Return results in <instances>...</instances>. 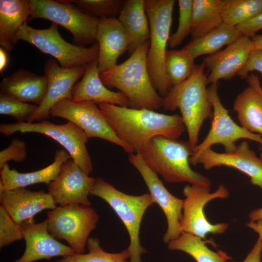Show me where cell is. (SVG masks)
I'll use <instances>...</instances> for the list:
<instances>
[{
	"label": "cell",
	"mask_w": 262,
	"mask_h": 262,
	"mask_svg": "<svg viewBox=\"0 0 262 262\" xmlns=\"http://www.w3.org/2000/svg\"><path fill=\"white\" fill-rule=\"evenodd\" d=\"M99 108L118 135L138 152L155 137L178 139L186 131L180 115L103 103Z\"/></svg>",
	"instance_id": "cell-1"
},
{
	"label": "cell",
	"mask_w": 262,
	"mask_h": 262,
	"mask_svg": "<svg viewBox=\"0 0 262 262\" xmlns=\"http://www.w3.org/2000/svg\"><path fill=\"white\" fill-rule=\"evenodd\" d=\"M149 39L131 54L123 63L100 73L107 88L115 87L128 98L129 107L152 110L162 107L163 97L154 88L147 65Z\"/></svg>",
	"instance_id": "cell-2"
},
{
	"label": "cell",
	"mask_w": 262,
	"mask_h": 262,
	"mask_svg": "<svg viewBox=\"0 0 262 262\" xmlns=\"http://www.w3.org/2000/svg\"><path fill=\"white\" fill-rule=\"evenodd\" d=\"M205 68L203 63L196 65L193 72L185 81L172 86L163 97L162 107L164 110L180 111L193 150L198 145L199 131L204 121L213 117Z\"/></svg>",
	"instance_id": "cell-3"
},
{
	"label": "cell",
	"mask_w": 262,
	"mask_h": 262,
	"mask_svg": "<svg viewBox=\"0 0 262 262\" xmlns=\"http://www.w3.org/2000/svg\"><path fill=\"white\" fill-rule=\"evenodd\" d=\"M192 153L188 141L158 136L137 153L152 170L168 182L210 186L207 177L191 168L189 159Z\"/></svg>",
	"instance_id": "cell-4"
},
{
	"label": "cell",
	"mask_w": 262,
	"mask_h": 262,
	"mask_svg": "<svg viewBox=\"0 0 262 262\" xmlns=\"http://www.w3.org/2000/svg\"><path fill=\"white\" fill-rule=\"evenodd\" d=\"M150 27L147 65L154 88L162 97L172 87L166 76L164 61L170 37L175 0H144Z\"/></svg>",
	"instance_id": "cell-5"
},
{
	"label": "cell",
	"mask_w": 262,
	"mask_h": 262,
	"mask_svg": "<svg viewBox=\"0 0 262 262\" xmlns=\"http://www.w3.org/2000/svg\"><path fill=\"white\" fill-rule=\"evenodd\" d=\"M90 195L105 200L125 226L130 237V243L128 248L131 253L130 262H142L141 256L147 251L140 243V229L146 211L154 203L150 195L127 194L100 177L96 178Z\"/></svg>",
	"instance_id": "cell-6"
},
{
	"label": "cell",
	"mask_w": 262,
	"mask_h": 262,
	"mask_svg": "<svg viewBox=\"0 0 262 262\" xmlns=\"http://www.w3.org/2000/svg\"><path fill=\"white\" fill-rule=\"evenodd\" d=\"M19 40L28 42L42 52L51 55L64 68L87 66L98 59L97 42L90 47L71 44L62 37L58 25L54 23L47 29H37L25 22L15 35V43Z\"/></svg>",
	"instance_id": "cell-7"
},
{
	"label": "cell",
	"mask_w": 262,
	"mask_h": 262,
	"mask_svg": "<svg viewBox=\"0 0 262 262\" xmlns=\"http://www.w3.org/2000/svg\"><path fill=\"white\" fill-rule=\"evenodd\" d=\"M16 132H35L45 135L59 143L87 174L93 171L91 158L86 148L88 138L84 131L71 121L55 124L46 120L37 123H1L0 132L6 136Z\"/></svg>",
	"instance_id": "cell-8"
},
{
	"label": "cell",
	"mask_w": 262,
	"mask_h": 262,
	"mask_svg": "<svg viewBox=\"0 0 262 262\" xmlns=\"http://www.w3.org/2000/svg\"><path fill=\"white\" fill-rule=\"evenodd\" d=\"M48 230L57 240H64L77 254L84 253L90 233L99 219L90 206L68 204L47 212Z\"/></svg>",
	"instance_id": "cell-9"
},
{
	"label": "cell",
	"mask_w": 262,
	"mask_h": 262,
	"mask_svg": "<svg viewBox=\"0 0 262 262\" xmlns=\"http://www.w3.org/2000/svg\"><path fill=\"white\" fill-rule=\"evenodd\" d=\"M31 13L29 19L43 18L59 25L73 35L75 45L84 47L97 42L99 19L81 12L66 0H29Z\"/></svg>",
	"instance_id": "cell-10"
},
{
	"label": "cell",
	"mask_w": 262,
	"mask_h": 262,
	"mask_svg": "<svg viewBox=\"0 0 262 262\" xmlns=\"http://www.w3.org/2000/svg\"><path fill=\"white\" fill-rule=\"evenodd\" d=\"M50 115L74 123L84 131L88 138L104 139L118 146L129 154L134 152L131 146L118 136L99 107L93 101L74 102L65 99L51 108Z\"/></svg>",
	"instance_id": "cell-11"
},
{
	"label": "cell",
	"mask_w": 262,
	"mask_h": 262,
	"mask_svg": "<svg viewBox=\"0 0 262 262\" xmlns=\"http://www.w3.org/2000/svg\"><path fill=\"white\" fill-rule=\"evenodd\" d=\"M218 82L210 84L207 89V95L213 109L211 127L202 142L193 149L190 157H195L215 144L222 145L225 152H232L239 139H246L262 146V136L252 133L235 123L229 111L222 104L219 97Z\"/></svg>",
	"instance_id": "cell-12"
},
{
	"label": "cell",
	"mask_w": 262,
	"mask_h": 262,
	"mask_svg": "<svg viewBox=\"0 0 262 262\" xmlns=\"http://www.w3.org/2000/svg\"><path fill=\"white\" fill-rule=\"evenodd\" d=\"M185 196L183 205V218L181 224L182 232L190 233L205 239L209 233L218 234L224 233L228 224L211 223L206 218L204 208L206 204L215 198H226L229 192L222 184L213 193L210 186L187 185L183 190Z\"/></svg>",
	"instance_id": "cell-13"
},
{
	"label": "cell",
	"mask_w": 262,
	"mask_h": 262,
	"mask_svg": "<svg viewBox=\"0 0 262 262\" xmlns=\"http://www.w3.org/2000/svg\"><path fill=\"white\" fill-rule=\"evenodd\" d=\"M128 160L141 175L154 203L158 204L164 213L167 227L163 241L168 244L182 233L183 199L175 196L167 190L157 174L147 165L139 154H130Z\"/></svg>",
	"instance_id": "cell-14"
},
{
	"label": "cell",
	"mask_w": 262,
	"mask_h": 262,
	"mask_svg": "<svg viewBox=\"0 0 262 262\" xmlns=\"http://www.w3.org/2000/svg\"><path fill=\"white\" fill-rule=\"evenodd\" d=\"M96 181V178L90 177L70 159L63 164L57 178L48 184V193L59 206H90L88 196Z\"/></svg>",
	"instance_id": "cell-15"
},
{
	"label": "cell",
	"mask_w": 262,
	"mask_h": 262,
	"mask_svg": "<svg viewBox=\"0 0 262 262\" xmlns=\"http://www.w3.org/2000/svg\"><path fill=\"white\" fill-rule=\"evenodd\" d=\"M87 66L64 68L51 59L44 66L45 75L48 80L46 95L35 112L27 122L41 121L50 116L51 108L57 102L72 99V90L77 81L83 76Z\"/></svg>",
	"instance_id": "cell-16"
},
{
	"label": "cell",
	"mask_w": 262,
	"mask_h": 262,
	"mask_svg": "<svg viewBox=\"0 0 262 262\" xmlns=\"http://www.w3.org/2000/svg\"><path fill=\"white\" fill-rule=\"evenodd\" d=\"M189 163L194 165L202 164L206 170L221 166L234 168L248 176L251 183L262 190V159L246 140L232 152L218 153L208 148L197 156L190 157Z\"/></svg>",
	"instance_id": "cell-17"
},
{
	"label": "cell",
	"mask_w": 262,
	"mask_h": 262,
	"mask_svg": "<svg viewBox=\"0 0 262 262\" xmlns=\"http://www.w3.org/2000/svg\"><path fill=\"white\" fill-rule=\"evenodd\" d=\"M20 226L25 248L23 255L13 262H34L76 253L72 247L61 243L50 234L47 219L38 223H35L34 219L28 220Z\"/></svg>",
	"instance_id": "cell-18"
},
{
	"label": "cell",
	"mask_w": 262,
	"mask_h": 262,
	"mask_svg": "<svg viewBox=\"0 0 262 262\" xmlns=\"http://www.w3.org/2000/svg\"><path fill=\"white\" fill-rule=\"evenodd\" d=\"M253 49L251 38L242 35L225 49L204 57L202 63L210 72L207 84L229 80L237 75Z\"/></svg>",
	"instance_id": "cell-19"
},
{
	"label": "cell",
	"mask_w": 262,
	"mask_h": 262,
	"mask_svg": "<svg viewBox=\"0 0 262 262\" xmlns=\"http://www.w3.org/2000/svg\"><path fill=\"white\" fill-rule=\"evenodd\" d=\"M0 205L18 224L34 219V215L57 206L53 198L43 190L32 191L25 188L5 191L0 193Z\"/></svg>",
	"instance_id": "cell-20"
},
{
	"label": "cell",
	"mask_w": 262,
	"mask_h": 262,
	"mask_svg": "<svg viewBox=\"0 0 262 262\" xmlns=\"http://www.w3.org/2000/svg\"><path fill=\"white\" fill-rule=\"evenodd\" d=\"M96 37L100 73L116 65L118 58L128 50L132 43L131 38L116 17L99 19Z\"/></svg>",
	"instance_id": "cell-21"
},
{
	"label": "cell",
	"mask_w": 262,
	"mask_h": 262,
	"mask_svg": "<svg viewBox=\"0 0 262 262\" xmlns=\"http://www.w3.org/2000/svg\"><path fill=\"white\" fill-rule=\"evenodd\" d=\"M48 86V78L45 75H38L20 68L2 79L0 94L39 106L46 95Z\"/></svg>",
	"instance_id": "cell-22"
},
{
	"label": "cell",
	"mask_w": 262,
	"mask_h": 262,
	"mask_svg": "<svg viewBox=\"0 0 262 262\" xmlns=\"http://www.w3.org/2000/svg\"><path fill=\"white\" fill-rule=\"evenodd\" d=\"M99 74L98 61L96 60L87 66L82 80L74 85L71 100H88L129 107V101L125 95L120 91L109 90L102 82Z\"/></svg>",
	"instance_id": "cell-23"
},
{
	"label": "cell",
	"mask_w": 262,
	"mask_h": 262,
	"mask_svg": "<svg viewBox=\"0 0 262 262\" xmlns=\"http://www.w3.org/2000/svg\"><path fill=\"white\" fill-rule=\"evenodd\" d=\"M70 159L71 156L65 149H57L50 164L28 173H20L14 168L10 169L7 163L0 168V193L36 183L48 185L57 178L63 164Z\"/></svg>",
	"instance_id": "cell-24"
},
{
	"label": "cell",
	"mask_w": 262,
	"mask_h": 262,
	"mask_svg": "<svg viewBox=\"0 0 262 262\" xmlns=\"http://www.w3.org/2000/svg\"><path fill=\"white\" fill-rule=\"evenodd\" d=\"M31 13L29 0H0V45L10 52L16 33Z\"/></svg>",
	"instance_id": "cell-25"
},
{
	"label": "cell",
	"mask_w": 262,
	"mask_h": 262,
	"mask_svg": "<svg viewBox=\"0 0 262 262\" xmlns=\"http://www.w3.org/2000/svg\"><path fill=\"white\" fill-rule=\"evenodd\" d=\"M132 39L128 51L132 54L150 38V27L144 0H126L117 18Z\"/></svg>",
	"instance_id": "cell-26"
},
{
	"label": "cell",
	"mask_w": 262,
	"mask_h": 262,
	"mask_svg": "<svg viewBox=\"0 0 262 262\" xmlns=\"http://www.w3.org/2000/svg\"><path fill=\"white\" fill-rule=\"evenodd\" d=\"M233 108L241 126L252 133L262 136V96L249 85L236 96Z\"/></svg>",
	"instance_id": "cell-27"
},
{
	"label": "cell",
	"mask_w": 262,
	"mask_h": 262,
	"mask_svg": "<svg viewBox=\"0 0 262 262\" xmlns=\"http://www.w3.org/2000/svg\"><path fill=\"white\" fill-rule=\"evenodd\" d=\"M241 36L236 27L223 23L201 37L192 40L182 49L195 59L201 55L219 51L223 47L230 45Z\"/></svg>",
	"instance_id": "cell-28"
},
{
	"label": "cell",
	"mask_w": 262,
	"mask_h": 262,
	"mask_svg": "<svg viewBox=\"0 0 262 262\" xmlns=\"http://www.w3.org/2000/svg\"><path fill=\"white\" fill-rule=\"evenodd\" d=\"M223 0H194L191 36L201 37L223 23Z\"/></svg>",
	"instance_id": "cell-29"
},
{
	"label": "cell",
	"mask_w": 262,
	"mask_h": 262,
	"mask_svg": "<svg viewBox=\"0 0 262 262\" xmlns=\"http://www.w3.org/2000/svg\"><path fill=\"white\" fill-rule=\"evenodd\" d=\"M207 241L194 235L182 232L177 239L168 243L170 250L183 251L191 256L196 262H228L231 260L222 250L217 252L211 250Z\"/></svg>",
	"instance_id": "cell-30"
},
{
	"label": "cell",
	"mask_w": 262,
	"mask_h": 262,
	"mask_svg": "<svg viewBox=\"0 0 262 262\" xmlns=\"http://www.w3.org/2000/svg\"><path fill=\"white\" fill-rule=\"evenodd\" d=\"M195 59L185 50H167L164 61L166 76L172 86L185 81L195 68Z\"/></svg>",
	"instance_id": "cell-31"
},
{
	"label": "cell",
	"mask_w": 262,
	"mask_h": 262,
	"mask_svg": "<svg viewBox=\"0 0 262 262\" xmlns=\"http://www.w3.org/2000/svg\"><path fill=\"white\" fill-rule=\"evenodd\" d=\"M262 12V0H223V23L236 27Z\"/></svg>",
	"instance_id": "cell-32"
},
{
	"label": "cell",
	"mask_w": 262,
	"mask_h": 262,
	"mask_svg": "<svg viewBox=\"0 0 262 262\" xmlns=\"http://www.w3.org/2000/svg\"><path fill=\"white\" fill-rule=\"evenodd\" d=\"M86 247L87 253L66 256L54 262H128L130 258L128 248L118 253L105 251L100 246L99 240L96 237L89 238Z\"/></svg>",
	"instance_id": "cell-33"
},
{
	"label": "cell",
	"mask_w": 262,
	"mask_h": 262,
	"mask_svg": "<svg viewBox=\"0 0 262 262\" xmlns=\"http://www.w3.org/2000/svg\"><path fill=\"white\" fill-rule=\"evenodd\" d=\"M81 12L98 19L116 17L120 14L126 0H66Z\"/></svg>",
	"instance_id": "cell-34"
},
{
	"label": "cell",
	"mask_w": 262,
	"mask_h": 262,
	"mask_svg": "<svg viewBox=\"0 0 262 262\" xmlns=\"http://www.w3.org/2000/svg\"><path fill=\"white\" fill-rule=\"evenodd\" d=\"M194 0H179V24L176 31L170 36L168 45L171 49L180 45L191 33Z\"/></svg>",
	"instance_id": "cell-35"
},
{
	"label": "cell",
	"mask_w": 262,
	"mask_h": 262,
	"mask_svg": "<svg viewBox=\"0 0 262 262\" xmlns=\"http://www.w3.org/2000/svg\"><path fill=\"white\" fill-rule=\"evenodd\" d=\"M38 106L0 94V114L12 116L18 122H27Z\"/></svg>",
	"instance_id": "cell-36"
},
{
	"label": "cell",
	"mask_w": 262,
	"mask_h": 262,
	"mask_svg": "<svg viewBox=\"0 0 262 262\" xmlns=\"http://www.w3.org/2000/svg\"><path fill=\"white\" fill-rule=\"evenodd\" d=\"M23 239L20 225L17 224L4 208L0 206V247Z\"/></svg>",
	"instance_id": "cell-37"
},
{
	"label": "cell",
	"mask_w": 262,
	"mask_h": 262,
	"mask_svg": "<svg viewBox=\"0 0 262 262\" xmlns=\"http://www.w3.org/2000/svg\"><path fill=\"white\" fill-rule=\"evenodd\" d=\"M27 158L26 143L18 138H13L9 146L0 152V168L9 161L22 163Z\"/></svg>",
	"instance_id": "cell-38"
},
{
	"label": "cell",
	"mask_w": 262,
	"mask_h": 262,
	"mask_svg": "<svg viewBox=\"0 0 262 262\" xmlns=\"http://www.w3.org/2000/svg\"><path fill=\"white\" fill-rule=\"evenodd\" d=\"M256 70L262 74V50L253 49L237 75L243 79H246L248 73Z\"/></svg>",
	"instance_id": "cell-39"
},
{
	"label": "cell",
	"mask_w": 262,
	"mask_h": 262,
	"mask_svg": "<svg viewBox=\"0 0 262 262\" xmlns=\"http://www.w3.org/2000/svg\"><path fill=\"white\" fill-rule=\"evenodd\" d=\"M242 35L251 38L262 30V12L253 18L236 26Z\"/></svg>",
	"instance_id": "cell-40"
},
{
	"label": "cell",
	"mask_w": 262,
	"mask_h": 262,
	"mask_svg": "<svg viewBox=\"0 0 262 262\" xmlns=\"http://www.w3.org/2000/svg\"><path fill=\"white\" fill-rule=\"evenodd\" d=\"M262 256V241L259 237L250 252L241 262H261Z\"/></svg>",
	"instance_id": "cell-41"
},
{
	"label": "cell",
	"mask_w": 262,
	"mask_h": 262,
	"mask_svg": "<svg viewBox=\"0 0 262 262\" xmlns=\"http://www.w3.org/2000/svg\"><path fill=\"white\" fill-rule=\"evenodd\" d=\"M249 85L252 86L257 89L262 96V87L259 77L253 73L249 75L246 78Z\"/></svg>",
	"instance_id": "cell-42"
},
{
	"label": "cell",
	"mask_w": 262,
	"mask_h": 262,
	"mask_svg": "<svg viewBox=\"0 0 262 262\" xmlns=\"http://www.w3.org/2000/svg\"><path fill=\"white\" fill-rule=\"evenodd\" d=\"M246 225L257 232L259 234V237L262 241V220L256 221H250L249 222L247 223Z\"/></svg>",
	"instance_id": "cell-43"
},
{
	"label": "cell",
	"mask_w": 262,
	"mask_h": 262,
	"mask_svg": "<svg viewBox=\"0 0 262 262\" xmlns=\"http://www.w3.org/2000/svg\"><path fill=\"white\" fill-rule=\"evenodd\" d=\"M8 58L7 51L3 48H0V72L2 74L6 67Z\"/></svg>",
	"instance_id": "cell-44"
},
{
	"label": "cell",
	"mask_w": 262,
	"mask_h": 262,
	"mask_svg": "<svg viewBox=\"0 0 262 262\" xmlns=\"http://www.w3.org/2000/svg\"><path fill=\"white\" fill-rule=\"evenodd\" d=\"M260 158L262 159V153H261ZM248 217L251 221L262 220V208L251 211L249 213Z\"/></svg>",
	"instance_id": "cell-45"
},
{
	"label": "cell",
	"mask_w": 262,
	"mask_h": 262,
	"mask_svg": "<svg viewBox=\"0 0 262 262\" xmlns=\"http://www.w3.org/2000/svg\"><path fill=\"white\" fill-rule=\"evenodd\" d=\"M254 49L262 50V34L255 35L251 37Z\"/></svg>",
	"instance_id": "cell-46"
}]
</instances>
